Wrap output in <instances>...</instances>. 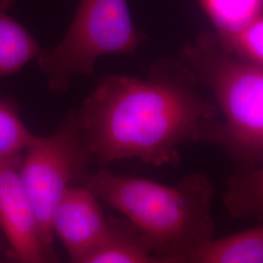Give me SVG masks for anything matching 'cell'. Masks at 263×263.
<instances>
[{
	"instance_id": "obj_1",
	"label": "cell",
	"mask_w": 263,
	"mask_h": 263,
	"mask_svg": "<svg viewBox=\"0 0 263 263\" xmlns=\"http://www.w3.org/2000/svg\"><path fill=\"white\" fill-rule=\"evenodd\" d=\"M76 111L86 144L103 166L123 159L178 166L181 144H213L221 122L194 76L169 62L145 78H105Z\"/></svg>"
},
{
	"instance_id": "obj_2",
	"label": "cell",
	"mask_w": 263,
	"mask_h": 263,
	"mask_svg": "<svg viewBox=\"0 0 263 263\" xmlns=\"http://www.w3.org/2000/svg\"><path fill=\"white\" fill-rule=\"evenodd\" d=\"M84 179L96 197L131 222L155 263H187L214 238L215 189L203 174L187 175L174 186L104 169Z\"/></svg>"
},
{
	"instance_id": "obj_3",
	"label": "cell",
	"mask_w": 263,
	"mask_h": 263,
	"mask_svg": "<svg viewBox=\"0 0 263 263\" xmlns=\"http://www.w3.org/2000/svg\"><path fill=\"white\" fill-rule=\"evenodd\" d=\"M183 66L215 95L222 120L213 144L223 148L239 166H262L263 66L227 54L219 43L203 38L183 52Z\"/></svg>"
},
{
	"instance_id": "obj_4",
	"label": "cell",
	"mask_w": 263,
	"mask_h": 263,
	"mask_svg": "<svg viewBox=\"0 0 263 263\" xmlns=\"http://www.w3.org/2000/svg\"><path fill=\"white\" fill-rule=\"evenodd\" d=\"M141 34L126 0H81L65 37L39 53L38 66L53 92H65L77 76H91L96 62L107 55H130Z\"/></svg>"
},
{
	"instance_id": "obj_5",
	"label": "cell",
	"mask_w": 263,
	"mask_h": 263,
	"mask_svg": "<svg viewBox=\"0 0 263 263\" xmlns=\"http://www.w3.org/2000/svg\"><path fill=\"white\" fill-rule=\"evenodd\" d=\"M21 176L36 212L49 262L58 261L52 218L59 202L76 180L86 177L94 158L86 144L76 110L67 114L57 131L36 136L25 149Z\"/></svg>"
},
{
	"instance_id": "obj_6",
	"label": "cell",
	"mask_w": 263,
	"mask_h": 263,
	"mask_svg": "<svg viewBox=\"0 0 263 263\" xmlns=\"http://www.w3.org/2000/svg\"><path fill=\"white\" fill-rule=\"evenodd\" d=\"M22 153L0 157V227L14 259L49 262L36 212L21 176Z\"/></svg>"
},
{
	"instance_id": "obj_7",
	"label": "cell",
	"mask_w": 263,
	"mask_h": 263,
	"mask_svg": "<svg viewBox=\"0 0 263 263\" xmlns=\"http://www.w3.org/2000/svg\"><path fill=\"white\" fill-rule=\"evenodd\" d=\"M109 217L100 200L87 187L70 186L55 209L52 229L66 248L71 262L85 263L106 235Z\"/></svg>"
},
{
	"instance_id": "obj_8",
	"label": "cell",
	"mask_w": 263,
	"mask_h": 263,
	"mask_svg": "<svg viewBox=\"0 0 263 263\" xmlns=\"http://www.w3.org/2000/svg\"><path fill=\"white\" fill-rule=\"evenodd\" d=\"M85 263H155L128 219L109 217L106 235Z\"/></svg>"
},
{
	"instance_id": "obj_9",
	"label": "cell",
	"mask_w": 263,
	"mask_h": 263,
	"mask_svg": "<svg viewBox=\"0 0 263 263\" xmlns=\"http://www.w3.org/2000/svg\"><path fill=\"white\" fill-rule=\"evenodd\" d=\"M263 227L255 226L232 236L212 239L187 263H262Z\"/></svg>"
},
{
	"instance_id": "obj_10",
	"label": "cell",
	"mask_w": 263,
	"mask_h": 263,
	"mask_svg": "<svg viewBox=\"0 0 263 263\" xmlns=\"http://www.w3.org/2000/svg\"><path fill=\"white\" fill-rule=\"evenodd\" d=\"M5 12L0 10V77L18 72L41 52L28 29Z\"/></svg>"
},
{
	"instance_id": "obj_11",
	"label": "cell",
	"mask_w": 263,
	"mask_h": 263,
	"mask_svg": "<svg viewBox=\"0 0 263 263\" xmlns=\"http://www.w3.org/2000/svg\"><path fill=\"white\" fill-rule=\"evenodd\" d=\"M227 184L223 201L231 216L239 219L251 216L262 219V166L238 170V174Z\"/></svg>"
},
{
	"instance_id": "obj_12",
	"label": "cell",
	"mask_w": 263,
	"mask_h": 263,
	"mask_svg": "<svg viewBox=\"0 0 263 263\" xmlns=\"http://www.w3.org/2000/svg\"><path fill=\"white\" fill-rule=\"evenodd\" d=\"M219 37L234 33L262 13V0H200Z\"/></svg>"
},
{
	"instance_id": "obj_13",
	"label": "cell",
	"mask_w": 263,
	"mask_h": 263,
	"mask_svg": "<svg viewBox=\"0 0 263 263\" xmlns=\"http://www.w3.org/2000/svg\"><path fill=\"white\" fill-rule=\"evenodd\" d=\"M35 137L21 119L16 103L0 98V157L23 153Z\"/></svg>"
},
{
	"instance_id": "obj_14",
	"label": "cell",
	"mask_w": 263,
	"mask_h": 263,
	"mask_svg": "<svg viewBox=\"0 0 263 263\" xmlns=\"http://www.w3.org/2000/svg\"><path fill=\"white\" fill-rule=\"evenodd\" d=\"M262 13L234 33L219 37V46L231 56L263 66Z\"/></svg>"
},
{
	"instance_id": "obj_15",
	"label": "cell",
	"mask_w": 263,
	"mask_h": 263,
	"mask_svg": "<svg viewBox=\"0 0 263 263\" xmlns=\"http://www.w3.org/2000/svg\"><path fill=\"white\" fill-rule=\"evenodd\" d=\"M14 1L15 0H0V10L6 11V10L9 9Z\"/></svg>"
},
{
	"instance_id": "obj_16",
	"label": "cell",
	"mask_w": 263,
	"mask_h": 263,
	"mask_svg": "<svg viewBox=\"0 0 263 263\" xmlns=\"http://www.w3.org/2000/svg\"><path fill=\"white\" fill-rule=\"evenodd\" d=\"M0 254H1V245H0Z\"/></svg>"
}]
</instances>
